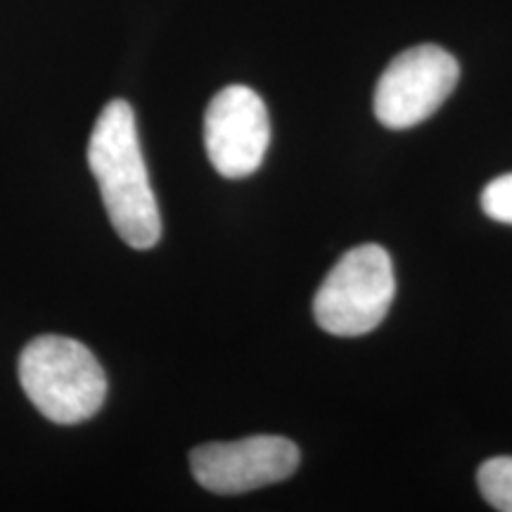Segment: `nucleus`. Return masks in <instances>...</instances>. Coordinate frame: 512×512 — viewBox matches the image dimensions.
<instances>
[{
  "instance_id": "1",
  "label": "nucleus",
  "mask_w": 512,
  "mask_h": 512,
  "mask_svg": "<svg viewBox=\"0 0 512 512\" xmlns=\"http://www.w3.org/2000/svg\"><path fill=\"white\" fill-rule=\"evenodd\" d=\"M88 166L119 238L133 249H150L162 238V214L143 150L136 114L126 100L107 102L88 143Z\"/></svg>"
},
{
  "instance_id": "2",
  "label": "nucleus",
  "mask_w": 512,
  "mask_h": 512,
  "mask_svg": "<svg viewBox=\"0 0 512 512\" xmlns=\"http://www.w3.org/2000/svg\"><path fill=\"white\" fill-rule=\"evenodd\" d=\"M19 382L29 401L57 425L91 420L107 396L105 370L93 351L62 335L36 337L24 347Z\"/></svg>"
},
{
  "instance_id": "3",
  "label": "nucleus",
  "mask_w": 512,
  "mask_h": 512,
  "mask_svg": "<svg viewBox=\"0 0 512 512\" xmlns=\"http://www.w3.org/2000/svg\"><path fill=\"white\" fill-rule=\"evenodd\" d=\"M394 294L392 256L380 245H361L344 254L318 287L313 316L330 335H368L387 316Z\"/></svg>"
},
{
  "instance_id": "4",
  "label": "nucleus",
  "mask_w": 512,
  "mask_h": 512,
  "mask_svg": "<svg viewBox=\"0 0 512 512\" xmlns=\"http://www.w3.org/2000/svg\"><path fill=\"white\" fill-rule=\"evenodd\" d=\"M460 67L448 50L425 43L403 50L375 88V117L394 131L430 119L458 86Z\"/></svg>"
},
{
  "instance_id": "5",
  "label": "nucleus",
  "mask_w": 512,
  "mask_h": 512,
  "mask_svg": "<svg viewBox=\"0 0 512 512\" xmlns=\"http://www.w3.org/2000/svg\"><path fill=\"white\" fill-rule=\"evenodd\" d=\"M299 458L294 441L256 434L240 441L197 446L190 453V467L197 484L211 494L235 496L292 477Z\"/></svg>"
},
{
  "instance_id": "6",
  "label": "nucleus",
  "mask_w": 512,
  "mask_h": 512,
  "mask_svg": "<svg viewBox=\"0 0 512 512\" xmlns=\"http://www.w3.org/2000/svg\"><path fill=\"white\" fill-rule=\"evenodd\" d=\"M271 143V121L261 95L249 86H228L214 95L204 114V147L223 178L252 176Z\"/></svg>"
},
{
  "instance_id": "7",
  "label": "nucleus",
  "mask_w": 512,
  "mask_h": 512,
  "mask_svg": "<svg viewBox=\"0 0 512 512\" xmlns=\"http://www.w3.org/2000/svg\"><path fill=\"white\" fill-rule=\"evenodd\" d=\"M484 501L501 512H512V456L486 460L477 472Z\"/></svg>"
},
{
  "instance_id": "8",
  "label": "nucleus",
  "mask_w": 512,
  "mask_h": 512,
  "mask_svg": "<svg viewBox=\"0 0 512 512\" xmlns=\"http://www.w3.org/2000/svg\"><path fill=\"white\" fill-rule=\"evenodd\" d=\"M482 209L489 219L512 223V174L498 176L482 192Z\"/></svg>"
}]
</instances>
